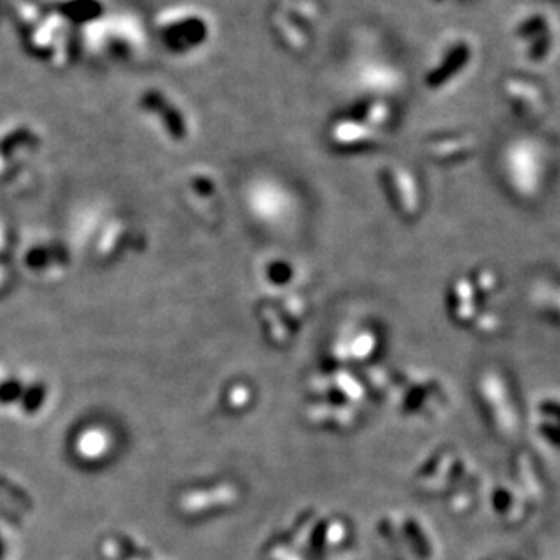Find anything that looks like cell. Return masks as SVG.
Segmentation results:
<instances>
[{
    "instance_id": "6da1fadb",
    "label": "cell",
    "mask_w": 560,
    "mask_h": 560,
    "mask_svg": "<svg viewBox=\"0 0 560 560\" xmlns=\"http://www.w3.org/2000/svg\"><path fill=\"white\" fill-rule=\"evenodd\" d=\"M155 32L156 37L173 54H191L208 44L211 24L202 11L178 5L156 16Z\"/></svg>"
},
{
    "instance_id": "7a4b0ae2",
    "label": "cell",
    "mask_w": 560,
    "mask_h": 560,
    "mask_svg": "<svg viewBox=\"0 0 560 560\" xmlns=\"http://www.w3.org/2000/svg\"><path fill=\"white\" fill-rule=\"evenodd\" d=\"M139 106L145 117L159 120V125L164 126L173 140L188 139L191 133V115L166 90H144L140 95Z\"/></svg>"
}]
</instances>
